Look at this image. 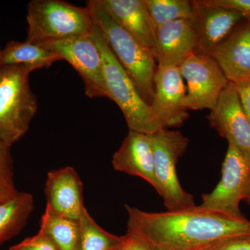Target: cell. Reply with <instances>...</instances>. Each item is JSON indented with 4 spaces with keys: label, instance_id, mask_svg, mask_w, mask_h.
<instances>
[{
    "label": "cell",
    "instance_id": "cell-2",
    "mask_svg": "<svg viewBox=\"0 0 250 250\" xmlns=\"http://www.w3.org/2000/svg\"><path fill=\"white\" fill-rule=\"evenodd\" d=\"M93 22L96 24L115 57L128 74L139 95L150 105L154 96L156 57L117 23L103 0L87 2Z\"/></svg>",
    "mask_w": 250,
    "mask_h": 250
},
{
    "label": "cell",
    "instance_id": "cell-24",
    "mask_svg": "<svg viewBox=\"0 0 250 250\" xmlns=\"http://www.w3.org/2000/svg\"><path fill=\"white\" fill-rule=\"evenodd\" d=\"M11 248L15 250H59L48 236L40 231Z\"/></svg>",
    "mask_w": 250,
    "mask_h": 250
},
{
    "label": "cell",
    "instance_id": "cell-10",
    "mask_svg": "<svg viewBox=\"0 0 250 250\" xmlns=\"http://www.w3.org/2000/svg\"><path fill=\"white\" fill-rule=\"evenodd\" d=\"M187 88L178 67L157 66L154 77V96L149 105L154 123L160 129L179 127L188 118L184 105Z\"/></svg>",
    "mask_w": 250,
    "mask_h": 250
},
{
    "label": "cell",
    "instance_id": "cell-12",
    "mask_svg": "<svg viewBox=\"0 0 250 250\" xmlns=\"http://www.w3.org/2000/svg\"><path fill=\"white\" fill-rule=\"evenodd\" d=\"M195 14L192 19L195 34V54L210 55L236 29L243 15L233 10L194 1Z\"/></svg>",
    "mask_w": 250,
    "mask_h": 250
},
{
    "label": "cell",
    "instance_id": "cell-4",
    "mask_svg": "<svg viewBox=\"0 0 250 250\" xmlns=\"http://www.w3.org/2000/svg\"><path fill=\"white\" fill-rule=\"evenodd\" d=\"M32 70L25 65L0 68V141L11 147L29 130L38 109L29 85Z\"/></svg>",
    "mask_w": 250,
    "mask_h": 250
},
{
    "label": "cell",
    "instance_id": "cell-18",
    "mask_svg": "<svg viewBox=\"0 0 250 250\" xmlns=\"http://www.w3.org/2000/svg\"><path fill=\"white\" fill-rule=\"evenodd\" d=\"M62 57L45 46L25 41H11L2 50L3 65H25L32 71L48 68Z\"/></svg>",
    "mask_w": 250,
    "mask_h": 250
},
{
    "label": "cell",
    "instance_id": "cell-30",
    "mask_svg": "<svg viewBox=\"0 0 250 250\" xmlns=\"http://www.w3.org/2000/svg\"><path fill=\"white\" fill-rule=\"evenodd\" d=\"M2 67V51L0 50V68Z\"/></svg>",
    "mask_w": 250,
    "mask_h": 250
},
{
    "label": "cell",
    "instance_id": "cell-17",
    "mask_svg": "<svg viewBox=\"0 0 250 250\" xmlns=\"http://www.w3.org/2000/svg\"><path fill=\"white\" fill-rule=\"evenodd\" d=\"M113 19L156 57L155 31L143 0H103Z\"/></svg>",
    "mask_w": 250,
    "mask_h": 250
},
{
    "label": "cell",
    "instance_id": "cell-20",
    "mask_svg": "<svg viewBox=\"0 0 250 250\" xmlns=\"http://www.w3.org/2000/svg\"><path fill=\"white\" fill-rule=\"evenodd\" d=\"M39 231L48 236L59 250H78V220L57 214L49 206L46 205Z\"/></svg>",
    "mask_w": 250,
    "mask_h": 250
},
{
    "label": "cell",
    "instance_id": "cell-27",
    "mask_svg": "<svg viewBox=\"0 0 250 250\" xmlns=\"http://www.w3.org/2000/svg\"><path fill=\"white\" fill-rule=\"evenodd\" d=\"M234 85L242 108L250 122V80L238 82Z\"/></svg>",
    "mask_w": 250,
    "mask_h": 250
},
{
    "label": "cell",
    "instance_id": "cell-11",
    "mask_svg": "<svg viewBox=\"0 0 250 250\" xmlns=\"http://www.w3.org/2000/svg\"><path fill=\"white\" fill-rule=\"evenodd\" d=\"M207 119L220 136L250 160V122L242 108L234 83L229 82L223 90Z\"/></svg>",
    "mask_w": 250,
    "mask_h": 250
},
{
    "label": "cell",
    "instance_id": "cell-25",
    "mask_svg": "<svg viewBox=\"0 0 250 250\" xmlns=\"http://www.w3.org/2000/svg\"><path fill=\"white\" fill-rule=\"evenodd\" d=\"M206 4L238 11L250 22V0H202Z\"/></svg>",
    "mask_w": 250,
    "mask_h": 250
},
{
    "label": "cell",
    "instance_id": "cell-9",
    "mask_svg": "<svg viewBox=\"0 0 250 250\" xmlns=\"http://www.w3.org/2000/svg\"><path fill=\"white\" fill-rule=\"evenodd\" d=\"M66 61L80 74L90 98H108L104 78L103 59L98 45L89 35L42 44Z\"/></svg>",
    "mask_w": 250,
    "mask_h": 250
},
{
    "label": "cell",
    "instance_id": "cell-13",
    "mask_svg": "<svg viewBox=\"0 0 250 250\" xmlns=\"http://www.w3.org/2000/svg\"><path fill=\"white\" fill-rule=\"evenodd\" d=\"M45 192L51 209L62 216L79 220L85 207L83 184L73 167L67 166L49 172Z\"/></svg>",
    "mask_w": 250,
    "mask_h": 250
},
{
    "label": "cell",
    "instance_id": "cell-29",
    "mask_svg": "<svg viewBox=\"0 0 250 250\" xmlns=\"http://www.w3.org/2000/svg\"><path fill=\"white\" fill-rule=\"evenodd\" d=\"M245 200H246L247 202L250 205V180H249V185H248V192H247V195L246 197V199Z\"/></svg>",
    "mask_w": 250,
    "mask_h": 250
},
{
    "label": "cell",
    "instance_id": "cell-5",
    "mask_svg": "<svg viewBox=\"0 0 250 250\" xmlns=\"http://www.w3.org/2000/svg\"><path fill=\"white\" fill-rule=\"evenodd\" d=\"M91 36L101 52L108 98L121 108L129 131L148 135L160 131L153 121L149 105L141 98L132 80L115 57L95 23Z\"/></svg>",
    "mask_w": 250,
    "mask_h": 250
},
{
    "label": "cell",
    "instance_id": "cell-28",
    "mask_svg": "<svg viewBox=\"0 0 250 250\" xmlns=\"http://www.w3.org/2000/svg\"><path fill=\"white\" fill-rule=\"evenodd\" d=\"M120 250H153L144 241L134 235L126 233L123 236V242Z\"/></svg>",
    "mask_w": 250,
    "mask_h": 250
},
{
    "label": "cell",
    "instance_id": "cell-26",
    "mask_svg": "<svg viewBox=\"0 0 250 250\" xmlns=\"http://www.w3.org/2000/svg\"><path fill=\"white\" fill-rule=\"evenodd\" d=\"M206 250H250V236L225 240Z\"/></svg>",
    "mask_w": 250,
    "mask_h": 250
},
{
    "label": "cell",
    "instance_id": "cell-7",
    "mask_svg": "<svg viewBox=\"0 0 250 250\" xmlns=\"http://www.w3.org/2000/svg\"><path fill=\"white\" fill-rule=\"evenodd\" d=\"M250 160L231 143L222 166L221 179L209 193L204 194L200 207L243 218L240 205L246 199L249 185Z\"/></svg>",
    "mask_w": 250,
    "mask_h": 250
},
{
    "label": "cell",
    "instance_id": "cell-21",
    "mask_svg": "<svg viewBox=\"0 0 250 250\" xmlns=\"http://www.w3.org/2000/svg\"><path fill=\"white\" fill-rule=\"evenodd\" d=\"M80 238L77 250H120L123 236L105 231L83 208L78 220Z\"/></svg>",
    "mask_w": 250,
    "mask_h": 250
},
{
    "label": "cell",
    "instance_id": "cell-14",
    "mask_svg": "<svg viewBox=\"0 0 250 250\" xmlns=\"http://www.w3.org/2000/svg\"><path fill=\"white\" fill-rule=\"evenodd\" d=\"M112 165L116 171L142 178L156 188L151 135L129 131L113 154Z\"/></svg>",
    "mask_w": 250,
    "mask_h": 250
},
{
    "label": "cell",
    "instance_id": "cell-16",
    "mask_svg": "<svg viewBox=\"0 0 250 250\" xmlns=\"http://www.w3.org/2000/svg\"><path fill=\"white\" fill-rule=\"evenodd\" d=\"M229 82L250 80V22L245 20L210 54Z\"/></svg>",
    "mask_w": 250,
    "mask_h": 250
},
{
    "label": "cell",
    "instance_id": "cell-23",
    "mask_svg": "<svg viewBox=\"0 0 250 250\" xmlns=\"http://www.w3.org/2000/svg\"><path fill=\"white\" fill-rule=\"evenodd\" d=\"M11 147L0 141V203L14 197L18 191L15 186Z\"/></svg>",
    "mask_w": 250,
    "mask_h": 250
},
{
    "label": "cell",
    "instance_id": "cell-6",
    "mask_svg": "<svg viewBox=\"0 0 250 250\" xmlns=\"http://www.w3.org/2000/svg\"><path fill=\"white\" fill-rule=\"evenodd\" d=\"M154 154L155 190L167 210L195 207L194 197L179 183L177 164L184 155L189 139L178 131L163 129L151 135Z\"/></svg>",
    "mask_w": 250,
    "mask_h": 250
},
{
    "label": "cell",
    "instance_id": "cell-3",
    "mask_svg": "<svg viewBox=\"0 0 250 250\" xmlns=\"http://www.w3.org/2000/svg\"><path fill=\"white\" fill-rule=\"evenodd\" d=\"M27 40L42 45L89 35L94 22L89 10L62 0H33L27 6Z\"/></svg>",
    "mask_w": 250,
    "mask_h": 250
},
{
    "label": "cell",
    "instance_id": "cell-31",
    "mask_svg": "<svg viewBox=\"0 0 250 250\" xmlns=\"http://www.w3.org/2000/svg\"><path fill=\"white\" fill-rule=\"evenodd\" d=\"M14 250V249H13V248H10V250Z\"/></svg>",
    "mask_w": 250,
    "mask_h": 250
},
{
    "label": "cell",
    "instance_id": "cell-1",
    "mask_svg": "<svg viewBox=\"0 0 250 250\" xmlns=\"http://www.w3.org/2000/svg\"><path fill=\"white\" fill-rule=\"evenodd\" d=\"M126 233L153 250H206L220 242L250 236V221L196 206L185 209L147 212L125 205Z\"/></svg>",
    "mask_w": 250,
    "mask_h": 250
},
{
    "label": "cell",
    "instance_id": "cell-22",
    "mask_svg": "<svg viewBox=\"0 0 250 250\" xmlns=\"http://www.w3.org/2000/svg\"><path fill=\"white\" fill-rule=\"evenodd\" d=\"M154 31L156 28L179 21L191 20L195 3L188 0H143Z\"/></svg>",
    "mask_w": 250,
    "mask_h": 250
},
{
    "label": "cell",
    "instance_id": "cell-19",
    "mask_svg": "<svg viewBox=\"0 0 250 250\" xmlns=\"http://www.w3.org/2000/svg\"><path fill=\"white\" fill-rule=\"evenodd\" d=\"M34 207V197L24 192L0 203V246L21 232Z\"/></svg>",
    "mask_w": 250,
    "mask_h": 250
},
{
    "label": "cell",
    "instance_id": "cell-8",
    "mask_svg": "<svg viewBox=\"0 0 250 250\" xmlns=\"http://www.w3.org/2000/svg\"><path fill=\"white\" fill-rule=\"evenodd\" d=\"M187 82L184 105L188 110H212L229 82L211 56L192 54L178 65Z\"/></svg>",
    "mask_w": 250,
    "mask_h": 250
},
{
    "label": "cell",
    "instance_id": "cell-15",
    "mask_svg": "<svg viewBox=\"0 0 250 250\" xmlns=\"http://www.w3.org/2000/svg\"><path fill=\"white\" fill-rule=\"evenodd\" d=\"M156 60L159 67L177 66L195 53L196 34L191 20H179L155 30Z\"/></svg>",
    "mask_w": 250,
    "mask_h": 250
}]
</instances>
